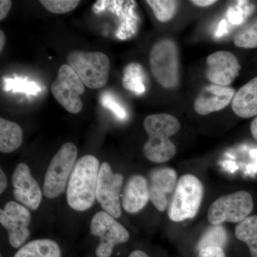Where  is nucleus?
Here are the masks:
<instances>
[{"label": "nucleus", "instance_id": "nucleus-1", "mask_svg": "<svg viewBox=\"0 0 257 257\" xmlns=\"http://www.w3.org/2000/svg\"><path fill=\"white\" fill-rule=\"evenodd\" d=\"M144 128L149 135L144 145V154L149 160L165 163L175 156L177 147L170 138L180 130L177 118L168 114L150 115L144 121Z\"/></svg>", "mask_w": 257, "mask_h": 257}, {"label": "nucleus", "instance_id": "nucleus-2", "mask_svg": "<svg viewBox=\"0 0 257 257\" xmlns=\"http://www.w3.org/2000/svg\"><path fill=\"white\" fill-rule=\"evenodd\" d=\"M100 164L92 155H85L76 162L67 187V200L74 210L83 211L92 207Z\"/></svg>", "mask_w": 257, "mask_h": 257}, {"label": "nucleus", "instance_id": "nucleus-3", "mask_svg": "<svg viewBox=\"0 0 257 257\" xmlns=\"http://www.w3.org/2000/svg\"><path fill=\"white\" fill-rule=\"evenodd\" d=\"M204 197V186L197 177L184 175L179 179L169 204L171 220L179 222L197 215Z\"/></svg>", "mask_w": 257, "mask_h": 257}, {"label": "nucleus", "instance_id": "nucleus-4", "mask_svg": "<svg viewBox=\"0 0 257 257\" xmlns=\"http://www.w3.org/2000/svg\"><path fill=\"white\" fill-rule=\"evenodd\" d=\"M67 60L86 87L100 89L105 86L110 71V61L105 54L74 50Z\"/></svg>", "mask_w": 257, "mask_h": 257}, {"label": "nucleus", "instance_id": "nucleus-5", "mask_svg": "<svg viewBox=\"0 0 257 257\" xmlns=\"http://www.w3.org/2000/svg\"><path fill=\"white\" fill-rule=\"evenodd\" d=\"M77 147L71 143L64 144L55 154L45 174L43 186L45 197L55 199L65 191L77 161Z\"/></svg>", "mask_w": 257, "mask_h": 257}, {"label": "nucleus", "instance_id": "nucleus-6", "mask_svg": "<svg viewBox=\"0 0 257 257\" xmlns=\"http://www.w3.org/2000/svg\"><path fill=\"white\" fill-rule=\"evenodd\" d=\"M150 64L154 77L162 87L172 89L178 85V50L172 40H160L152 47Z\"/></svg>", "mask_w": 257, "mask_h": 257}, {"label": "nucleus", "instance_id": "nucleus-7", "mask_svg": "<svg viewBox=\"0 0 257 257\" xmlns=\"http://www.w3.org/2000/svg\"><path fill=\"white\" fill-rule=\"evenodd\" d=\"M253 209L251 194L239 191L216 199L209 208L208 221L211 224L223 222L239 223L249 216Z\"/></svg>", "mask_w": 257, "mask_h": 257}, {"label": "nucleus", "instance_id": "nucleus-8", "mask_svg": "<svg viewBox=\"0 0 257 257\" xmlns=\"http://www.w3.org/2000/svg\"><path fill=\"white\" fill-rule=\"evenodd\" d=\"M51 91L61 106L72 114H77L82 109L80 95L85 91L84 84L69 64H62L57 78L51 86Z\"/></svg>", "mask_w": 257, "mask_h": 257}, {"label": "nucleus", "instance_id": "nucleus-9", "mask_svg": "<svg viewBox=\"0 0 257 257\" xmlns=\"http://www.w3.org/2000/svg\"><path fill=\"white\" fill-rule=\"evenodd\" d=\"M90 234L100 239L96 248L98 257L110 256L116 245L126 242L130 239V234L124 226L105 211H99L93 216Z\"/></svg>", "mask_w": 257, "mask_h": 257}, {"label": "nucleus", "instance_id": "nucleus-10", "mask_svg": "<svg viewBox=\"0 0 257 257\" xmlns=\"http://www.w3.org/2000/svg\"><path fill=\"white\" fill-rule=\"evenodd\" d=\"M123 181V176L114 173L109 163L101 164L96 185V199L104 211L116 219L121 215L120 193Z\"/></svg>", "mask_w": 257, "mask_h": 257}, {"label": "nucleus", "instance_id": "nucleus-11", "mask_svg": "<svg viewBox=\"0 0 257 257\" xmlns=\"http://www.w3.org/2000/svg\"><path fill=\"white\" fill-rule=\"evenodd\" d=\"M0 223L7 229L11 246L19 248L30 236L28 226L31 223V214L25 206L10 202L0 210Z\"/></svg>", "mask_w": 257, "mask_h": 257}, {"label": "nucleus", "instance_id": "nucleus-12", "mask_svg": "<svg viewBox=\"0 0 257 257\" xmlns=\"http://www.w3.org/2000/svg\"><path fill=\"white\" fill-rule=\"evenodd\" d=\"M206 76L214 84L227 87L239 75L241 66L236 56L227 51H218L208 56Z\"/></svg>", "mask_w": 257, "mask_h": 257}, {"label": "nucleus", "instance_id": "nucleus-13", "mask_svg": "<svg viewBox=\"0 0 257 257\" xmlns=\"http://www.w3.org/2000/svg\"><path fill=\"white\" fill-rule=\"evenodd\" d=\"M148 182L149 195L157 210L164 211L169 207L170 195L177 186V173L170 167H160L150 172Z\"/></svg>", "mask_w": 257, "mask_h": 257}, {"label": "nucleus", "instance_id": "nucleus-14", "mask_svg": "<svg viewBox=\"0 0 257 257\" xmlns=\"http://www.w3.org/2000/svg\"><path fill=\"white\" fill-rule=\"evenodd\" d=\"M13 185L17 201L32 210L38 209L42 202L41 189L26 164L17 166L13 175Z\"/></svg>", "mask_w": 257, "mask_h": 257}, {"label": "nucleus", "instance_id": "nucleus-15", "mask_svg": "<svg viewBox=\"0 0 257 257\" xmlns=\"http://www.w3.org/2000/svg\"><path fill=\"white\" fill-rule=\"evenodd\" d=\"M236 94L234 88L209 84L203 88L194 101V110L197 114L207 115L226 107Z\"/></svg>", "mask_w": 257, "mask_h": 257}, {"label": "nucleus", "instance_id": "nucleus-16", "mask_svg": "<svg viewBox=\"0 0 257 257\" xmlns=\"http://www.w3.org/2000/svg\"><path fill=\"white\" fill-rule=\"evenodd\" d=\"M150 200L148 182L142 175L130 177L125 185L121 204L125 211L135 214L141 211Z\"/></svg>", "mask_w": 257, "mask_h": 257}, {"label": "nucleus", "instance_id": "nucleus-17", "mask_svg": "<svg viewBox=\"0 0 257 257\" xmlns=\"http://www.w3.org/2000/svg\"><path fill=\"white\" fill-rule=\"evenodd\" d=\"M231 109L243 119L257 116V77L236 92L231 101Z\"/></svg>", "mask_w": 257, "mask_h": 257}, {"label": "nucleus", "instance_id": "nucleus-18", "mask_svg": "<svg viewBox=\"0 0 257 257\" xmlns=\"http://www.w3.org/2000/svg\"><path fill=\"white\" fill-rule=\"evenodd\" d=\"M23 132L21 126L8 120L0 119V151L11 153L21 146Z\"/></svg>", "mask_w": 257, "mask_h": 257}, {"label": "nucleus", "instance_id": "nucleus-19", "mask_svg": "<svg viewBox=\"0 0 257 257\" xmlns=\"http://www.w3.org/2000/svg\"><path fill=\"white\" fill-rule=\"evenodd\" d=\"M14 257H61V250L53 240L36 239L23 246Z\"/></svg>", "mask_w": 257, "mask_h": 257}, {"label": "nucleus", "instance_id": "nucleus-20", "mask_svg": "<svg viewBox=\"0 0 257 257\" xmlns=\"http://www.w3.org/2000/svg\"><path fill=\"white\" fill-rule=\"evenodd\" d=\"M235 236L246 243L251 256L257 257V215L248 216L236 226Z\"/></svg>", "mask_w": 257, "mask_h": 257}, {"label": "nucleus", "instance_id": "nucleus-21", "mask_svg": "<svg viewBox=\"0 0 257 257\" xmlns=\"http://www.w3.org/2000/svg\"><path fill=\"white\" fill-rule=\"evenodd\" d=\"M145 74L143 67L138 63L128 64L123 73V87L137 94H143L146 91Z\"/></svg>", "mask_w": 257, "mask_h": 257}, {"label": "nucleus", "instance_id": "nucleus-22", "mask_svg": "<svg viewBox=\"0 0 257 257\" xmlns=\"http://www.w3.org/2000/svg\"><path fill=\"white\" fill-rule=\"evenodd\" d=\"M234 43L240 48H256L257 16L247 22L236 32L234 36Z\"/></svg>", "mask_w": 257, "mask_h": 257}, {"label": "nucleus", "instance_id": "nucleus-23", "mask_svg": "<svg viewBox=\"0 0 257 257\" xmlns=\"http://www.w3.org/2000/svg\"><path fill=\"white\" fill-rule=\"evenodd\" d=\"M227 242V233L221 225H212L204 233L197 243L198 250L216 246L224 248Z\"/></svg>", "mask_w": 257, "mask_h": 257}, {"label": "nucleus", "instance_id": "nucleus-24", "mask_svg": "<svg viewBox=\"0 0 257 257\" xmlns=\"http://www.w3.org/2000/svg\"><path fill=\"white\" fill-rule=\"evenodd\" d=\"M157 20L167 23L173 18L178 8V2L172 0H147Z\"/></svg>", "mask_w": 257, "mask_h": 257}, {"label": "nucleus", "instance_id": "nucleus-25", "mask_svg": "<svg viewBox=\"0 0 257 257\" xmlns=\"http://www.w3.org/2000/svg\"><path fill=\"white\" fill-rule=\"evenodd\" d=\"M3 89L5 91L13 90L14 92L27 93L36 95L41 91V87L35 82H28V79L15 77L14 79L5 78Z\"/></svg>", "mask_w": 257, "mask_h": 257}, {"label": "nucleus", "instance_id": "nucleus-26", "mask_svg": "<svg viewBox=\"0 0 257 257\" xmlns=\"http://www.w3.org/2000/svg\"><path fill=\"white\" fill-rule=\"evenodd\" d=\"M100 103L104 108L111 111L118 119L124 120L127 118L128 113L126 108L112 93L103 92L100 96Z\"/></svg>", "mask_w": 257, "mask_h": 257}, {"label": "nucleus", "instance_id": "nucleus-27", "mask_svg": "<svg viewBox=\"0 0 257 257\" xmlns=\"http://www.w3.org/2000/svg\"><path fill=\"white\" fill-rule=\"evenodd\" d=\"M42 5L49 12L55 14H65L77 8L80 1L77 0H42Z\"/></svg>", "mask_w": 257, "mask_h": 257}, {"label": "nucleus", "instance_id": "nucleus-28", "mask_svg": "<svg viewBox=\"0 0 257 257\" xmlns=\"http://www.w3.org/2000/svg\"><path fill=\"white\" fill-rule=\"evenodd\" d=\"M198 257H226L224 249L216 246H210L199 250Z\"/></svg>", "mask_w": 257, "mask_h": 257}, {"label": "nucleus", "instance_id": "nucleus-29", "mask_svg": "<svg viewBox=\"0 0 257 257\" xmlns=\"http://www.w3.org/2000/svg\"><path fill=\"white\" fill-rule=\"evenodd\" d=\"M228 18L230 23L237 25L242 21V13L241 10H238L237 8H231L228 12Z\"/></svg>", "mask_w": 257, "mask_h": 257}, {"label": "nucleus", "instance_id": "nucleus-30", "mask_svg": "<svg viewBox=\"0 0 257 257\" xmlns=\"http://www.w3.org/2000/svg\"><path fill=\"white\" fill-rule=\"evenodd\" d=\"M13 3L10 0H1L0 1V20H3L6 18L12 8Z\"/></svg>", "mask_w": 257, "mask_h": 257}, {"label": "nucleus", "instance_id": "nucleus-31", "mask_svg": "<svg viewBox=\"0 0 257 257\" xmlns=\"http://www.w3.org/2000/svg\"><path fill=\"white\" fill-rule=\"evenodd\" d=\"M192 3L198 7H200V8H206V7L215 4L216 1H214V0H193Z\"/></svg>", "mask_w": 257, "mask_h": 257}, {"label": "nucleus", "instance_id": "nucleus-32", "mask_svg": "<svg viewBox=\"0 0 257 257\" xmlns=\"http://www.w3.org/2000/svg\"><path fill=\"white\" fill-rule=\"evenodd\" d=\"M0 193L3 194L5 192L8 185V179L3 170H0Z\"/></svg>", "mask_w": 257, "mask_h": 257}, {"label": "nucleus", "instance_id": "nucleus-33", "mask_svg": "<svg viewBox=\"0 0 257 257\" xmlns=\"http://www.w3.org/2000/svg\"><path fill=\"white\" fill-rule=\"evenodd\" d=\"M250 130H251V135H252L253 138L257 141V116L251 121Z\"/></svg>", "mask_w": 257, "mask_h": 257}, {"label": "nucleus", "instance_id": "nucleus-34", "mask_svg": "<svg viewBox=\"0 0 257 257\" xmlns=\"http://www.w3.org/2000/svg\"><path fill=\"white\" fill-rule=\"evenodd\" d=\"M226 32V20H222L219 24V28H218L217 32H216V35L217 36H221L224 35L225 32Z\"/></svg>", "mask_w": 257, "mask_h": 257}, {"label": "nucleus", "instance_id": "nucleus-35", "mask_svg": "<svg viewBox=\"0 0 257 257\" xmlns=\"http://www.w3.org/2000/svg\"><path fill=\"white\" fill-rule=\"evenodd\" d=\"M128 257H149L146 253L144 252L141 250H135L130 253Z\"/></svg>", "mask_w": 257, "mask_h": 257}, {"label": "nucleus", "instance_id": "nucleus-36", "mask_svg": "<svg viewBox=\"0 0 257 257\" xmlns=\"http://www.w3.org/2000/svg\"><path fill=\"white\" fill-rule=\"evenodd\" d=\"M5 43V35L3 31H0V51H3Z\"/></svg>", "mask_w": 257, "mask_h": 257}]
</instances>
